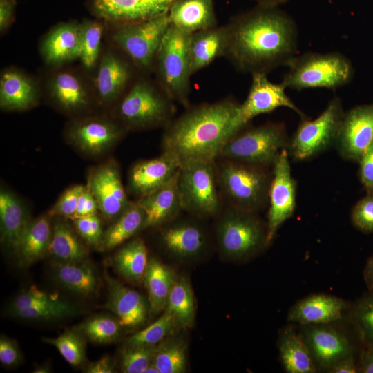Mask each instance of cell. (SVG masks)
Listing matches in <instances>:
<instances>
[{
    "instance_id": "obj_6",
    "label": "cell",
    "mask_w": 373,
    "mask_h": 373,
    "mask_svg": "<svg viewBox=\"0 0 373 373\" xmlns=\"http://www.w3.org/2000/svg\"><path fill=\"white\" fill-rule=\"evenodd\" d=\"M216 234L220 251L235 260H247L269 245L267 224L262 223L256 213L232 207L222 213Z\"/></svg>"
},
{
    "instance_id": "obj_22",
    "label": "cell",
    "mask_w": 373,
    "mask_h": 373,
    "mask_svg": "<svg viewBox=\"0 0 373 373\" xmlns=\"http://www.w3.org/2000/svg\"><path fill=\"white\" fill-rule=\"evenodd\" d=\"M104 278L108 297L104 307L114 313L124 327L133 328L142 325L149 307L144 298L111 277L106 270Z\"/></svg>"
},
{
    "instance_id": "obj_55",
    "label": "cell",
    "mask_w": 373,
    "mask_h": 373,
    "mask_svg": "<svg viewBox=\"0 0 373 373\" xmlns=\"http://www.w3.org/2000/svg\"><path fill=\"white\" fill-rule=\"evenodd\" d=\"M357 365L358 372L373 373V346H362Z\"/></svg>"
},
{
    "instance_id": "obj_18",
    "label": "cell",
    "mask_w": 373,
    "mask_h": 373,
    "mask_svg": "<svg viewBox=\"0 0 373 373\" xmlns=\"http://www.w3.org/2000/svg\"><path fill=\"white\" fill-rule=\"evenodd\" d=\"M177 0H92L93 12L116 26L146 21L168 13Z\"/></svg>"
},
{
    "instance_id": "obj_13",
    "label": "cell",
    "mask_w": 373,
    "mask_h": 373,
    "mask_svg": "<svg viewBox=\"0 0 373 373\" xmlns=\"http://www.w3.org/2000/svg\"><path fill=\"white\" fill-rule=\"evenodd\" d=\"M296 183L291 175L287 149H284L280 152L272 166L267 222L269 244L281 225L293 216L296 208Z\"/></svg>"
},
{
    "instance_id": "obj_33",
    "label": "cell",
    "mask_w": 373,
    "mask_h": 373,
    "mask_svg": "<svg viewBox=\"0 0 373 373\" xmlns=\"http://www.w3.org/2000/svg\"><path fill=\"white\" fill-rule=\"evenodd\" d=\"M53 276L66 289L84 298L96 294L99 285L97 272L87 260L76 262H55Z\"/></svg>"
},
{
    "instance_id": "obj_11",
    "label": "cell",
    "mask_w": 373,
    "mask_h": 373,
    "mask_svg": "<svg viewBox=\"0 0 373 373\" xmlns=\"http://www.w3.org/2000/svg\"><path fill=\"white\" fill-rule=\"evenodd\" d=\"M344 112L342 102L334 97L316 119H303L287 149L297 161L309 160L335 144Z\"/></svg>"
},
{
    "instance_id": "obj_56",
    "label": "cell",
    "mask_w": 373,
    "mask_h": 373,
    "mask_svg": "<svg viewBox=\"0 0 373 373\" xmlns=\"http://www.w3.org/2000/svg\"><path fill=\"white\" fill-rule=\"evenodd\" d=\"M330 373H356L358 372V365L356 363L354 355L345 357L334 365H333L329 370Z\"/></svg>"
},
{
    "instance_id": "obj_44",
    "label": "cell",
    "mask_w": 373,
    "mask_h": 373,
    "mask_svg": "<svg viewBox=\"0 0 373 373\" xmlns=\"http://www.w3.org/2000/svg\"><path fill=\"white\" fill-rule=\"evenodd\" d=\"M351 321L362 346H373V295L365 294L353 304Z\"/></svg>"
},
{
    "instance_id": "obj_8",
    "label": "cell",
    "mask_w": 373,
    "mask_h": 373,
    "mask_svg": "<svg viewBox=\"0 0 373 373\" xmlns=\"http://www.w3.org/2000/svg\"><path fill=\"white\" fill-rule=\"evenodd\" d=\"M289 144L283 124L267 123L235 133L224 143L218 158L269 168Z\"/></svg>"
},
{
    "instance_id": "obj_52",
    "label": "cell",
    "mask_w": 373,
    "mask_h": 373,
    "mask_svg": "<svg viewBox=\"0 0 373 373\" xmlns=\"http://www.w3.org/2000/svg\"><path fill=\"white\" fill-rule=\"evenodd\" d=\"M97 211H99L97 202L86 185L79 198L75 215L73 218L93 215L97 213Z\"/></svg>"
},
{
    "instance_id": "obj_7",
    "label": "cell",
    "mask_w": 373,
    "mask_h": 373,
    "mask_svg": "<svg viewBox=\"0 0 373 373\" xmlns=\"http://www.w3.org/2000/svg\"><path fill=\"white\" fill-rule=\"evenodd\" d=\"M191 34L170 26L158 49L155 68L160 88L173 101L189 106Z\"/></svg>"
},
{
    "instance_id": "obj_37",
    "label": "cell",
    "mask_w": 373,
    "mask_h": 373,
    "mask_svg": "<svg viewBox=\"0 0 373 373\" xmlns=\"http://www.w3.org/2000/svg\"><path fill=\"white\" fill-rule=\"evenodd\" d=\"M145 214L136 202H131L128 209L104 231L99 249L111 250L121 245L144 229Z\"/></svg>"
},
{
    "instance_id": "obj_35",
    "label": "cell",
    "mask_w": 373,
    "mask_h": 373,
    "mask_svg": "<svg viewBox=\"0 0 373 373\" xmlns=\"http://www.w3.org/2000/svg\"><path fill=\"white\" fill-rule=\"evenodd\" d=\"M177 278L171 267L155 258L149 259L143 283L152 313L158 314L165 309L169 293Z\"/></svg>"
},
{
    "instance_id": "obj_9",
    "label": "cell",
    "mask_w": 373,
    "mask_h": 373,
    "mask_svg": "<svg viewBox=\"0 0 373 373\" xmlns=\"http://www.w3.org/2000/svg\"><path fill=\"white\" fill-rule=\"evenodd\" d=\"M177 186L182 209L198 217H210L220 209L215 161H193L180 166Z\"/></svg>"
},
{
    "instance_id": "obj_59",
    "label": "cell",
    "mask_w": 373,
    "mask_h": 373,
    "mask_svg": "<svg viewBox=\"0 0 373 373\" xmlns=\"http://www.w3.org/2000/svg\"><path fill=\"white\" fill-rule=\"evenodd\" d=\"M256 1H260L261 3H263L265 5H267V6H272L276 5V4L285 2V1H286L287 0H256Z\"/></svg>"
},
{
    "instance_id": "obj_61",
    "label": "cell",
    "mask_w": 373,
    "mask_h": 373,
    "mask_svg": "<svg viewBox=\"0 0 373 373\" xmlns=\"http://www.w3.org/2000/svg\"><path fill=\"white\" fill-rule=\"evenodd\" d=\"M4 1V0H0V1Z\"/></svg>"
},
{
    "instance_id": "obj_50",
    "label": "cell",
    "mask_w": 373,
    "mask_h": 373,
    "mask_svg": "<svg viewBox=\"0 0 373 373\" xmlns=\"http://www.w3.org/2000/svg\"><path fill=\"white\" fill-rule=\"evenodd\" d=\"M359 178L367 193H373V141L359 161Z\"/></svg>"
},
{
    "instance_id": "obj_14",
    "label": "cell",
    "mask_w": 373,
    "mask_h": 373,
    "mask_svg": "<svg viewBox=\"0 0 373 373\" xmlns=\"http://www.w3.org/2000/svg\"><path fill=\"white\" fill-rule=\"evenodd\" d=\"M285 88L282 84L271 82L266 73H253L248 96L245 101L239 105L233 120L234 134L240 131L254 117L271 112L279 107H287L295 111L303 119H305L304 113L285 93Z\"/></svg>"
},
{
    "instance_id": "obj_20",
    "label": "cell",
    "mask_w": 373,
    "mask_h": 373,
    "mask_svg": "<svg viewBox=\"0 0 373 373\" xmlns=\"http://www.w3.org/2000/svg\"><path fill=\"white\" fill-rule=\"evenodd\" d=\"M97 69L95 97L99 104L110 105L121 98L130 81V64L118 53L108 50L102 55Z\"/></svg>"
},
{
    "instance_id": "obj_51",
    "label": "cell",
    "mask_w": 373,
    "mask_h": 373,
    "mask_svg": "<svg viewBox=\"0 0 373 373\" xmlns=\"http://www.w3.org/2000/svg\"><path fill=\"white\" fill-rule=\"evenodd\" d=\"M21 360V354L17 345L5 336L0 338V362L7 367L17 365Z\"/></svg>"
},
{
    "instance_id": "obj_39",
    "label": "cell",
    "mask_w": 373,
    "mask_h": 373,
    "mask_svg": "<svg viewBox=\"0 0 373 373\" xmlns=\"http://www.w3.org/2000/svg\"><path fill=\"white\" fill-rule=\"evenodd\" d=\"M168 337L157 344L153 363L160 373L184 372L186 368L185 345L180 338Z\"/></svg>"
},
{
    "instance_id": "obj_57",
    "label": "cell",
    "mask_w": 373,
    "mask_h": 373,
    "mask_svg": "<svg viewBox=\"0 0 373 373\" xmlns=\"http://www.w3.org/2000/svg\"><path fill=\"white\" fill-rule=\"evenodd\" d=\"M363 277L369 293L373 295V254L366 262L363 270Z\"/></svg>"
},
{
    "instance_id": "obj_45",
    "label": "cell",
    "mask_w": 373,
    "mask_h": 373,
    "mask_svg": "<svg viewBox=\"0 0 373 373\" xmlns=\"http://www.w3.org/2000/svg\"><path fill=\"white\" fill-rule=\"evenodd\" d=\"M77 311L75 305L61 298L52 304L23 308L10 314L26 320L48 321L73 316Z\"/></svg>"
},
{
    "instance_id": "obj_32",
    "label": "cell",
    "mask_w": 373,
    "mask_h": 373,
    "mask_svg": "<svg viewBox=\"0 0 373 373\" xmlns=\"http://www.w3.org/2000/svg\"><path fill=\"white\" fill-rule=\"evenodd\" d=\"M54 218L48 255L57 263L76 262L86 260L88 249L75 229L72 228L64 218Z\"/></svg>"
},
{
    "instance_id": "obj_48",
    "label": "cell",
    "mask_w": 373,
    "mask_h": 373,
    "mask_svg": "<svg viewBox=\"0 0 373 373\" xmlns=\"http://www.w3.org/2000/svg\"><path fill=\"white\" fill-rule=\"evenodd\" d=\"M85 186L75 184L68 187L60 195L48 214L52 218L61 217L73 219L75 217L79 198Z\"/></svg>"
},
{
    "instance_id": "obj_42",
    "label": "cell",
    "mask_w": 373,
    "mask_h": 373,
    "mask_svg": "<svg viewBox=\"0 0 373 373\" xmlns=\"http://www.w3.org/2000/svg\"><path fill=\"white\" fill-rule=\"evenodd\" d=\"M86 338L75 327L56 338H43L44 343L50 344L59 352L62 357L72 366L77 367L86 361Z\"/></svg>"
},
{
    "instance_id": "obj_31",
    "label": "cell",
    "mask_w": 373,
    "mask_h": 373,
    "mask_svg": "<svg viewBox=\"0 0 373 373\" xmlns=\"http://www.w3.org/2000/svg\"><path fill=\"white\" fill-rule=\"evenodd\" d=\"M51 219L47 213L30 221L15 251L20 266H30L48 255L52 236Z\"/></svg>"
},
{
    "instance_id": "obj_58",
    "label": "cell",
    "mask_w": 373,
    "mask_h": 373,
    "mask_svg": "<svg viewBox=\"0 0 373 373\" xmlns=\"http://www.w3.org/2000/svg\"><path fill=\"white\" fill-rule=\"evenodd\" d=\"M50 368L48 365H40L37 366L33 372L36 373H46L50 372Z\"/></svg>"
},
{
    "instance_id": "obj_46",
    "label": "cell",
    "mask_w": 373,
    "mask_h": 373,
    "mask_svg": "<svg viewBox=\"0 0 373 373\" xmlns=\"http://www.w3.org/2000/svg\"><path fill=\"white\" fill-rule=\"evenodd\" d=\"M156 345H124L120 357V367L124 373H144L153 362Z\"/></svg>"
},
{
    "instance_id": "obj_15",
    "label": "cell",
    "mask_w": 373,
    "mask_h": 373,
    "mask_svg": "<svg viewBox=\"0 0 373 373\" xmlns=\"http://www.w3.org/2000/svg\"><path fill=\"white\" fill-rule=\"evenodd\" d=\"M86 185L95 197L99 212L106 220L114 221L131 204L122 184L119 166L113 160L93 168Z\"/></svg>"
},
{
    "instance_id": "obj_3",
    "label": "cell",
    "mask_w": 373,
    "mask_h": 373,
    "mask_svg": "<svg viewBox=\"0 0 373 373\" xmlns=\"http://www.w3.org/2000/svg\"><path fill=\"white\" fill-rule=\"evenodd\" d=\"M216 167L218 188L229 207L256 213L268 204L269 168L229 160Z\"/></svg>"
},
{
    "instance_id": "obj_23",
    "label": "cell",
    "mask_w": 373,
    "mask_h": 373,
    "mask_svg": "<svg viewBox=\"0 0 373 373\" xmlns=\"http://www.w3.org/2000/svg\"><path fill=\"white\" fill-rule=\"evenodd\" d=\"M160 242L164 249L180 260L196 257L207 245V236L203 228L190 220H173L161 230Z\"/></svg>"
},
{
    "instance_id": "obj_34",
    "label": "cell",
    "mask_w": 373,
    "mask_h": 373,
    "mask_svg": "<svg viewBox=\"0 0 373 373\" xmlns=\"http://www.w3.org/2000/svg\"><path fill=\"white\" fill-rule=\"evenodd\" d=\"M278 349L282 364L287 372H316V365L304 338L292 327H286L281 332Z\"/></svg>"
},
{
    "instance_id": "obj_4",
    "label": "cell",
    "mask_w": 373,
    "mask_h": 373,
    "mask_svg": "<svg viewBox=\"0 0 373 373\" xmlns=\"http://www.w3.org/2000/svg\"><path fill=\"white\" fill-rule=\"evenodd\" d=\"M289 70L282 82L285 88H336L348 83L353 76L350 60L338 52H307L292 57L286 65Z\"/></svg>"
},
{
    "instance_id": "obj_53",
    "label": "cell",
    "mask_w": 373,
    "mask_h": 373,
    "mask_svg": "<svg viewBox=\"0 0 373 373\" xmlns=\"http://www.w3.org/2000/svg\"><path fill=\"white\" fill-rule=\"evenodd\" d=\"M16 2L15 0L0 1V31L3 33L13 21Z\"/></svg>"
},
{
    "instance_id": "obj_25",
    "label": "cell",
    "mask_w": 373,
    "mask_h": 373,
    "mask_svg": "<svg viewBox=\"0 0 373 373\" xmlns=\"http://www.w3.org/2000/svg\"><path fill=\"white\" fill-rule=\"evenodd\" d=\"M349 305L343 299L326 294L309 295L289 310L287 320L302 325L328 324L343 317Z\"/></svg>"
},
{
    "instance_id": "obj_26",
    "label": "cell",
    "mask_w": 373,
    "mask_h": 373,
    "mask_svg": "<svg viewBox=\"0 0 373 373\" xmlns=\"http://www.w3.org/2000/svg\"><path fill=\"white\" fill-rule=\"evenodd\" d=\"M45 63L61 66L79 57V23L57 24L43 37L39 46Z\"/></svg>"
},
{
    "instance_id": "obj_16",
    "label": "cell",
    "mask_w": 373,
    "mask_h": 373,
    "mask_svg": "<svg viewBox=\"0 0 373 373\" xmlns=\"http://www.w3.org/2000/svg\"><path fill=\"white\" fill-rule=\"evenodd\" d=\"M373 141V104H363L344 113L335 146L343 159L358 162Z\"/></svg>"
},
{
    "instance_id": "obj_24",
    "label": "cell",
    "mask_w": 373,
    "mask_h": 373,
    "mask_svg": "<svg viewBox=\"0 0 373 373\" xmlns=\"http://www.w3.org/2000/svg\"><path fill=\"white\" fill-rule=\"evenodd\" d=\"M37 82L16 68L4 69L0 76V107L6 111L30 110L39 103Z\"/></svg>"
},
{
    "instance_id": "obj_43",
    "label": "cell",
    "mask_w": 373,
    "mask_h": 373,
    "mask_svg": "<svg viewBox=\"0 0 373 373\" xmlns=\"http://www.w3.org/2000/svg\"><path fill=\"white\" fill-rule=\"evenodd\" d=\"M178 327L180 326L173 316L164 312L154 323L130 336L124 345H157L169 336Z\"/></svg>"
},
{
    "instance_id": "obj_19",
    "label": "cell",
    "mask_w": 373,
    "mask_h": 373,
    "mask_svg": "<svg viewBox=\"0 0 373 373\" xmlns=\"http://www.w3.org/2000/svg\"><path fill=\"white\" fill-rule=\"evenodd\" d=\"M327 324L304 325V338L315 365L328 370L340 360L353 355L348 338Z\"/></svg>"
},
{
    "instance_id": "obj_21",
    "label": "cell",
    "mask_w": 373,
    "mask_h": 373,
    "mask_svg": "<svg viewBox=\"0 0 373 373\" xmlns=\"http://www.w3.org/2000/svg\"><path fill=\"white\" fill-rule=\"evenodd\" d=\"M180 165L171 155L162 153L157 157L142 160L129 172V192L140 198L167 184L177 174Z\"/></svg>"
},
{
    "instance_id": "obj_40",
    "label": "cell",
    "mask_w": 373,
    "mask_h": 373,
    "mask_svg": "<svg viewBox=\"0 0 373 373\" xmlns=\"http://www.w3.org/2000/svg\"><path fill=\"white\" fill-rule=\"evenodd\" d=\"M104 27L101 22L84 20L79 23V57L87 70L95 68L101 58V43Z\"/></svg>"
},
{
    "instance_id": "obj_27",
    "label": "cell",
    "mask_w": 373,
    "mask_h": 373,
    "mask_svg": "<svg viewBox=\"0 0 373 373\" xmlns=\"http://www.w3.org/2000/svg\"><path fill=\"white\" fill-rule=\"evenodd\" d=\"M177 175L178 173L167 184L136 201L145 214L144 229L166 224L183 210Z\"/></svg>"
},
{
    "instance_id": "obj_30",
    "label": "cell",
    "mask_w": 373,
    "mask_h": 373,
    "mask_svg": "<svg viewBox=\"0 0 373 373\" xmlns=\"http://www.w3.org/2000/svg\"><path fill=\"white\" fill-rule=\"evenodd\" d=\"M227 45L226 26L214 27L191 34L189 52L191 75L224 56Z\"/></svg>"
},
{
    "instance_id": "obj_10",
    "label": "cell",
    "mask_w": 373,
    "mask_h": 373,
    "mask_svg": "<svg viewBox=\"0 0 373 373\" xmlns=\"http://www.w3.org/2000/svg\"><path fill=\"white\" fill-rule=\"evenodd\" d=\"M170 26L166 13L140 22L116 26L111 39L137 67L149 71L155 66L158 49Z\"/></svg>"
},
{
    "instance_id": "obj_38",
    "label": "cell",
    "mask_w": 373,
    "mask_h": 373,
    "mask_svg": "<svg viewBox=\"0 0 373 373\" xmlns=\"http://www.w3.org/2000/svg\"><path fill=\"white\" fill-rule=\"evenodd\" d=\"M164 310L173 316L180 327H192L195 303L191 284L186 277L178 276L169 293Z\"/></svg>"
},
{
    "instance_id": "obj_36",
    "label": "cell",
    "mask_w": 373,
    "mask_h": 373,
    "mask_svg": "<svg viewBox=\"0 0 373 373\" xmlns=\"http://www.w3.org/2000/svg\"><path fill=\"white\" fill-rule=\"evenodd\" d=\"M149 259L144 242L135 238L124 245L113 257V265L118 273L135 285L143 283Z\"/></svg>"
},
{
    "instance_id": "obj_28",
    "label": "cell",
    "mask_w": 373,
    "mask_h": 373,
    "mask_svg": "<svg viewBox=\"0 0 373 373\" xmlns=\"http://www.w3.org/2000/svg\"><path fill=\"white\" fill-rule=\"evenodd\" d=\"M31 220L24 203L13 193L0 191L1 242L14 253Z\"/></svg>"
},
{
    "instance_id": "obj_29",
    "label": "cell",
    "mask_w": 373,
    "mask_h": 373,
    "mask_svg": "<svg viewBox=\"0 0 373 373\" xmlns=\"http://www.w3.org/2000/svg\"><path fill=\"white\" fill-rule=\"evenodd\" d=\"M168 15L171 26L188 34L216 26L212 0H177Z\"/></svg>"
},
{
    "instance_id": "obj_1",
    "label": "cell",
    "mask_w": 373,
    "mask_h": 373,
    "mask_svg": "<svg viewBox=\"0 0 373 373\" xmlns=\"http://www.w3.org/2000/svg\"><path fill=\"white\" fill-rule=\"evenodd\" d=\"M224 56L240 70L267 73L296 55L297 29L287 15L268 6L226 26Z\"/></svg>"
},
{
    "instance_id": "obj_12",
    "label": "cell",
    "mask_w": 373,
    "mask_h": 373,
    "mask_svg": "<svg viewBox=\"0 0 373 373\" xmlns=\"http://www.w3.org/2000/svg\"><path fill=\"white\" fill-rule=\"evenodd\" d=\"M127 129L117 120L93 115L75 119L66 131V137L73 146L90 156H98L113 148Z\"/></svg>"
},
{
    "instance_id": "obj_41",
    "label": "cell",
    "mask_w": 373,
    "mask_h": 373,
    "mask_svg": "<svg viewBox=\"0 0 373 373\" xmlns=\"http://www.w3.org/2000/svg\"><path fill=\"white\" fill-rule=\"evenodd\" d=\"M76 328L91 342L109 343L119 339L124 327L117 317L100 315L85 321Z\"/></svg>"
},
{
    "instance_id": "obj_54",
    "label": "cell",
    "mask_w": 373,
    "mask_h": 373,
    "mask_svg": "<svg viewBox=\"0 0 373 373\" xmlns=\"http://www.w3.org/2000/svg\"><path fill=\"white\" fill-rule=\"evenodd\" d=\"M86 373H113L115 372L113 359L109 356H104L99 360L90 363L84 370Z\"/></svg>"
},
{
    "instance_id": "obj_2",
    "label": "cell",
    "mask_w": 373,
    "mask_h": 373,
    "mask_svg": "<svg viewBox=\"0 0 373 373\" xmlns=\"http://www.w3.org/2000/svg\"><path fill=\"white\" fill-rule=\"evenodd\" d=\"M239 105L225 99L188 109L166 125L162 153L173 157L180 166L193 161H215L234 135L233 124Z\"/></svg>"
},
{
    "instance_id": "obj_17",
    "label": "cell",
    "mask_w": 373,
    "mask_h": 373,
    "mask_svg": "<svg viewBox=\"0 0 373 373\" xmlns=\"http://www.w3.org/2000/svg\"><path fill=\"white\" fill-rule=\"evenodd\" d=\"M46 91L54 104L70 115L87 111L95 95L80 75L69 69L53 73L46 83Z\"/></svg>"
},
{
    "instance_id": "obj_60",
    "label": "cell",
    "mask_w": 373,
    "mask_h": 373,
    "mask_svg": "<svg viewBox=\"0 0 373 373\" xmlns=\"http://www.w3.org/2000/svg\"><path fill=\"white\" fill-rule=\"evenodd\" d=\"M144 373H160L158 369L153 362L146 368Z\"/></svg>"
},
{
    "instance_id": "obj_5",
    "label": "cell",
    "mask_w": 373,
    "mask_h": 373,
    "mask_svg": "<svg viewBox=\"0 0 373 373\" xmlns=\"http://www.w3.org/2000/svg\"><path fill=\"white\" fill-rule=\"evenodd\" d=\"M173 100L151 82H135L118 102L115 115L126 129L166 126L174 113Z\"/></svg>"
},
{
    "instance_id": "obj_47",
    "label": "cell",
    "mask_w": 373,
    "mask_h": 373,
    "mask_svg": "<svg viewBox=\"0 0 373 373\" xmlns=\"http://www.w3.org/2000/svg\"><path fill=\"white\" fill-rule=\"evenodd\" d=\"M72 220L75 229L79 236L89 245L99 249L104 232L97 214L77 217Z\"/></svg>"
},
{
    "instance_id": "obj_49",
    "label": "cell",
    "mask_w": 373,
    "mask_h": 373,
    "mask_svg": "<svg viewBox=\"0 0 373 373\" xmlns=\"http://www.w3.org/2000/svg\"><path fill=\"white\" fill-rule=\"evenodd\" d=\"M351 219L353 224L363 233H373V193H367L354 206Z\"/></svg>"
}]
</instances>
